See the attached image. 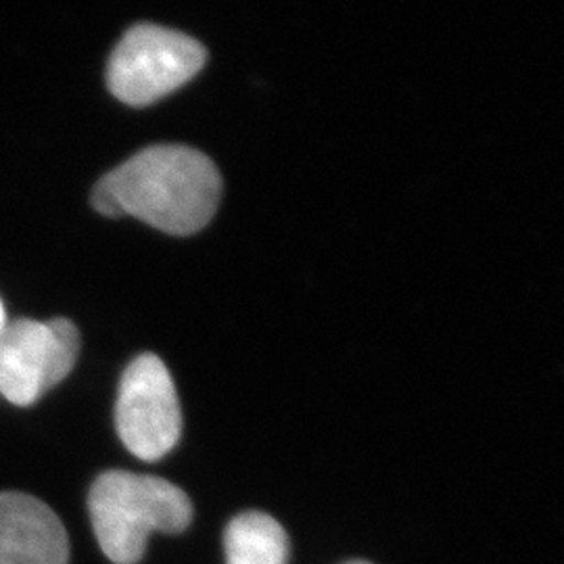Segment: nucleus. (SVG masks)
Here are the masks:
<instances>
[{
  "instance_id": "nucleus-1",
  "label": "nucleus",
  "mask_w": 564,
  "mask_h": 564,
  "mask_svg": "<svg viewBox=\"0 0 564 564\" xmlns=\"http://www.w3.org/2000/svg\"><path fill=\"white\" fill-rule=\"evenodd\" d=\"M220 197L223 178L207 155L182 144H158L102 176L93 205L102 216H132L167 235L186 237L207 226Z\"/></svg>"
},
{
  "instance_id": "nucleus-2",
  "label": "nucleus",
  "mask_w": 564,
  "mask_h": 564,
  "mask_svg": "<svg viewBox=\"0 0 564 564\" xmlns=\"http://www.w3.org/2000/svg\"><path fill=\"white\" fill-rule=\"evenodd\" d=\"M88 512L97 542L113 564H137L153 533H181L193 505L178 485L128 470H107L90 487Z\"/></svg>"
},
{
  "instance_id": "nucleus-3",
  "label": "nucleus",
  "mask_w": 564,
  "mask_h": 564,
  "mask_svg": "<svg viewBox=\"0 0 564 564\" xmlns=\"http://www.w3.org/2000/svg\"><path fill=\"white\" fill-rule=\"evenodd\" d=\"M207 61L202 42L153 23L123 34L107 65V86L132 107L153 105L193 80Z\"/></svg>"
},
{
  "instance_id": "nucleus-4",
  "label": "nucleus",
  "mask_w": 564,
  "mask_h": 564,
  "mask_svg": "<svg viewBox=\"0 0 564 564\" xmlns=\"http://www.w3.org/2000/svg\"><path fill=\"white\" fill-rule=\"evenodd\" d=\"M80 333L65 318L48 323L20 318L0 330V395L32 405L76 366Z\"/></svg>"
},
{
  "instance_id": "nucleus-5",
  "label": "nucleus",
  "mask_w": 564,
  "mask_h": 564,
  "mask_svg": "<svg viewBox=\"0 0 564 564\" xmlns=\"http://www.w3.org/2000/svg\"><path fill=\"white\" fill-rule=\"evenodd\" d=\"M116 426L126 449L147 463L167 456L181 440L176 384L155 354H142L121 375Z\"/></svg>"
},
{
  "instance_id": "nucleus-6",
  "label": "nucleus",
  "mask_w": 564,
  "mask_h": 564,
  "mask_svg": "<svg viewBox=\"0 0 564 564\" xmlns=\"http://www.w3.org/2000/svg\"><path fill=\"white\" fill-rule=\"evenodd\" d=\"M67 563V531L53 508L28 494H0V564Z\"/></svg>"
},
{
  "instance_id": "nucleus-7",
  "label": "nucleus",
  "mask_w": 564,
  "mask_h": 564,
  "mask_svg": "<svg viewBox=\"0 0 564 564\" xmlns=\"http://www.w3.org/2000/svg\"><path fill=\"white\" fill-rule=\"evenodd\" d=\"M226 564H286L289 538L282 524L265 512H242L224 533Z\"/></svg>"
},
{
  "instance_id": "nucleus-8",
  "label": "nucleus",
  "mask_w": 564,
  "mask_h": 564,
  "mask_svg": "<svg viewBox=\"0 0 564 564\" xmlns=\"http://www.w3.org/2000/svg\"><path fill=\"white\" fill-rule=\"evenodd\" d=\"M4 324H7V314H4V305L0 302V330L4 328Z\"/></svg>"
},
{
  "instance_id": "nucleus-9",
  "label": "nucleus",
  "mask_w": 564,
  "mask_h": 564,
  "mask_svg": "<svg viewBox=\"0 0 564 564\" xmlns=\"http://www.w3.org/2000/svg\"><path fill=\"white\" fill-rule=\"evenodd\" d=\"M347 564H370V563H364V561H354V563H347Z\"/></svg>"
}]
</instances>
